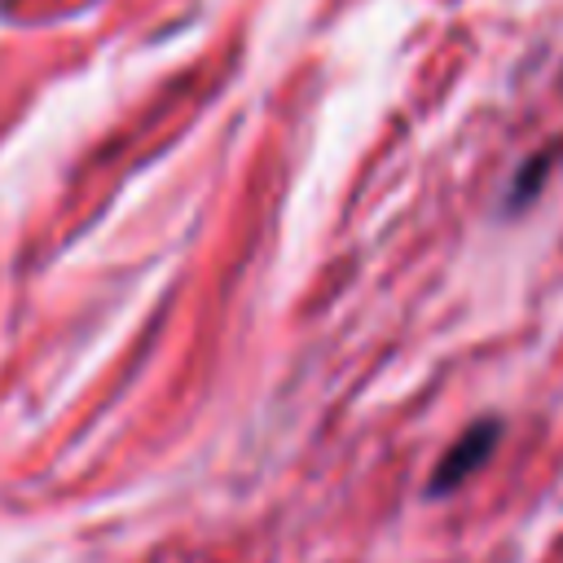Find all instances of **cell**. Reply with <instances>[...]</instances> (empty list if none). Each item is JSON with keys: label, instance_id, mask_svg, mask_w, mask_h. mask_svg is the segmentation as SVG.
Here are the masks:
<instances>
[{"label": "cell", "instance_id": "1", "mask_svg": "<svg viewBox=\"0 0 563 563\" xmlns=\"http://www.w3.org/2000/svg\"><path fill=\"white\" fill-rule=\"evenodd\" d=\"M497 440H501V422L497 418H484V422H475V427H466L457 440H453V449L435 462V471H431V484H427V493L431 497H440V493H453V488H462L488 457H493V449H497Z\"/></svg>", "mask_w": 563, "mask_h": 563}, {"label": "cell", "instance_id": "2", "mask_svg": "<svg viewBox=\"0 0 563 563\" xmlns=\"http://www.w3.org/2000/svg\"><path fill=\"white\" fill-rule=\"evenodd\" d=\"M550 163H554L550 154H532L528 172H523V176H519V185H515V207H519V202H528V198L537 194V185H541V176L550 172Z\"/></svg>", "mask_w": 563, "mask_h": 563}]
</instances>
